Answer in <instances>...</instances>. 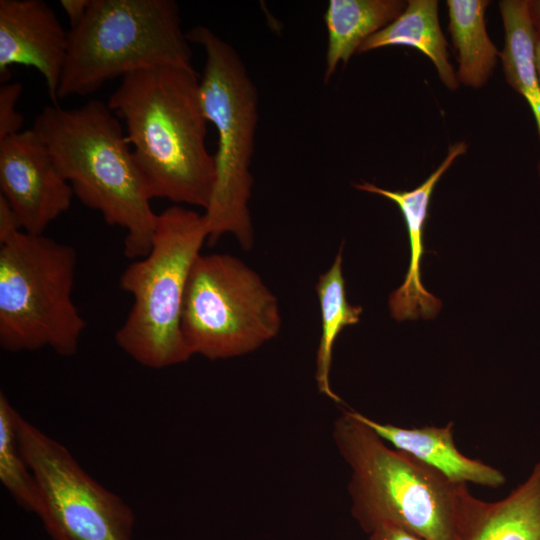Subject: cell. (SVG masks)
I'll return each mask as SVG.
<instances>
[{
    "instance_id": "cell-10",
    "label": "cell",
    "mask_w": 540,
    "mask_h": 540,
    "mask_svg": "<svg viewBox=\"0 0 540 540\" xmlns=\"http://www.w3.org/2000/svg\"><path fill=\"white\" fill-rule=\"evenodd\" d=\"M73 195L33 128L0 140V196L21 230L43 234L70 208Z\"/></svg>"
},
{
    "instance_id": "cell-11",
    "label": "cell",
    "mask_w": 540,
    "mask_h": 540,
    "mask_svg": "<svg viewBox=\"0 0 540 540\" xmlns=\"http://www.w3.org/2000/svg\"><path fill=\"white\" fill-rule=\"evenodd\" d=\"M68 47V32L43 0H0V79L6 83L12 65L37 69L52 104Z\"/></svg>"
},
{
    "instance_id": "cell-16",
    "label": "cell",
    "mask_w": 540,
    "mask_h": 540,
    "mask_svg": "<svg viewBox=\"0 0 540 540\" xmlns=\"http://www.w3.org/2000/svg\"><path fill=\"white\" fill-rule=\"evenodd\" d=\"M504 28V47L500 52L507 83L529 105L536 123L540 142V81L535 63L536 29L529 0L499 1ZM540 174V161H539Z\"/></svg>"
},
{
    "instance_id": "cell-12",
    "label": "cell",
    "mask_w": 540,
    "mask_h": 540,
    "mask_svg": "<svg viewBox=\"0 0 540 540\" xmlns=\"http://www.w3.org/2000/svg\"><path fill=\"white\" fill-rule=\"evenodd\" d=\"M466 151L465 141L452 144L437 169L421 185L409 191H391L366 181L353 184L360 191L377 194L393 201L405 220L410 246L408 271L403 283L390 294L388 302L391 316L398 321L434 318L442 307L441 300L428 292L421 281L424 226L437 182L455 159L464 155Z\"/></svg>"
},
{
    "instance_id": "cell-21",
    "label": "cell",
    "mask_w": 540,
    "mask_h": 540,
    "mask_svg": "<svg viewBox=\"0 0 540 540\" xmlns=\"http://www.w3.org/2000/svg\"><path fill=\"white\" fill-rule=\"evenodd\" d=\"M22 91L20 82L0 85V140L22 131L24 117L15 109Z\"/></svg>"
},
{
    "instance_id": "cell-4",
    "label": "cell",
    "mask_w": 540,
    "mask_h": 540,
    "mask_svg": "<svg viewBox=\"0 0 540 540\" xmlns=\"http://www.w3.org/2000/svg\"><path fill=\"white\" fill-rule=\"evenodd\" d=\"M77 253L43 234L21 230L0 196V346L8 352L50 348L76 354L86 322L72 290Z\"/></svg>"
},
{
    "instance_id": "cell-17",
    "label": "cell",
    "mask_w": 540,
    "mask_h": 540,
    "mask_svg": "<svg viewBox=\"0 0 540 540\" xmlns=\"http://www.w3.org/2000/svg\"><path fill=\"white\" fill-rule=\"evenodd\" d=\"M488 0H447L449 32L457 51L459 83L478 89L486 84L500 52L491 41L485 22Z\"/></svg>"
},
{
    "instance_id": "cell-25",
    "label": "cell",
    "mask_w": 540,
    "mask_h": 540,
    "mask_svg": "<svg viewBox=\"0 0 540 540\" xmlns=\"http://www.w3.org/2000/svg\"><path fill=\"white\" fill-rule=\"evenodd\" d=\"M535 63L537 68V73L540 81V34L536 31V42H535Z\"/></svg>"
},
{
    "instance_id": "cell-15",
    "label": "cell",
    "mask_w": 540,
    "mask_h": 540,
    "mask_svg": "<svg viewBox=\"0 0 540 540\" xmlns=\"http://www.w3.org/2000/svg\"><path fill=\"white\" fill-rule=\"evenodd\" d=\"M388 46L418 49L432 61L442 83L451 91L457 90L459 81L450 63L447 41L439 23L438 1L408 0L401 15L366 39L357 53Z\"/></svg>"
},
{
    "instance_id": "cell-1",
    "label": "cell",
    "mask_w": 540,
    "mask_h": 540,
    "mask_svg": "<svg viewBox=\"0 0 540 540\" xmlns=\"http://www.w3.org/2000/svg\"><path fill=\"white\" fill-rule=\"evenodd\" d=\"M124 121L126 138L152 198L208 207L215 161L193 66H162L124 76L107 102Z\"/></svg>"
},
{
    "instance_id": "cell-14",
    "label": "cell",
    "mask_w": 540,
    "mask_h": 540,
    "mask_svg": "<svg viewBox=\"0 0 540 540\" xmlns=\"http://www.w3.org/2000/svg\"><path fill=\"white\" fill-rule=\"evenodd\" d=\"M406 6L403 0H330L324 15L328 31L324 82L340 62L346 64L366 39L397 19Z\"/></svg>"
},
{
    "instance_id": "cell-19",
    "label": "cell",
    "mask_w": 540,
    "mask_h": 540,
    "mask_svg": "<svg viewBox=\"0 0 540 540\" xmlns=\"http://www.w3.org/2000/svg\"><path fill=\"white\" fill-rule=\"evenodd\" d=\"M343 246H340L331 267L318 277L316 293L321 313V336L316 353L315 380L318 391L336 403L342 399L330 385L333 348L342 330L359 322L361 306L349 304L343 276Z\"/></svg>"
},
{
    "instance_id": "cell-2",
    "label": "cell",
    "mask_w": 540,
    "mask_h": 540,
    "mask_svg": "<svg viewBox=\"0 0 540 540\" xmlns=\"http://www.w3.org/2000/svg\"><path fill=\"white\" fill-rule=\"evenodd\" d=\"M335 446L350 469L351 513L367 534L383 526L425 540H465L483 501L412 455L387 445L355 411L334 421Z\"/></svg>"
},
{
    "instance_id": "cell-13",
    "label": "cell",
    "mask_w": 540,
    "mask_h": 540,
    "mask_svg": "<svg viewBox=\"0 0 540 540\" xmlns=\"http://www.w3.org/2000/svg\"><path fill=\"white\" fill-rule=\"evenodd\" d=\"M355 415L390 446L406 452L456 483L499 488L505 475L487 463L467 457L455 445L453 423L404 428L378 422L355 411Z\"/></svg>"
},
{
    "instance_id": "cell-20",
    "label": "cell",
    "mask_w": 540,
    "mask_h": 540,
    "mask_svg": "<svg viewBox=\"0 0 540 540\" xmlns=\"http://www.w3.org/2000/svg\"><path fill=\"white\" fill-rule=\"evenodd\" d=\"M20 413L7 396L0 393V481L10 496L28 512H35L37 486L20 449L18 419Z\"/></svg>"
},
{
    "instance_id": "cell-9",
    "label": "cell",
    "mask_w": 540,
    "mask_h": 540,
    "mask_svg": "<svg viewBox=\"0 0 540 540\" xmlns=\"http://www.w3.org/2000/svg\"><path fill=\"white\" fill-rule=\"evenodd\" d=\"M18 440L37 486L38 515L52 540H131L132 509L72 453L21 415Z\"/></svg>"
},
{
    "instance_id": "cell-5",
    "label": "cell",
    "mask_w": 540,
    "mask_h": 540,
    "mask_svg": "<svg viewBox=\"0 0 540 540\" xmlns=\"http://www.w3.org/2000/svg\"><path fill=\"white\" fill-rule=\"evenodd\" d=\"M206 240L204 214L170 206L157 214L148 255L123 271L119 286L133 297V305L115 342L138 364L162 369L192 357L181 315L188 278Z\"/></svg>"
},
{
    "instance_id": "cell-6",
    "label": "cell",
    "mask_w": 540,
    "mask_h": 540,
    "mask_svg": "<svg viewBox=\"0 0 540 540\" xmlns=\"http://www.w3.org/2000/svg\"><path fill=\"white\" fill-rule=\"evenodd\" d=\"M186 36L205 52L200 95L206 118L218 135L215 184L204 212L207 241L214 245L231 234L242 249L250 250L254 229L248 204L253 186L250 165L258 120L257 90L237 51L210 28L198 25Z\"/></svg>"
},
{
    "instance_id": "cell-23",
    "label": "cell",
    "mask_w": 540,
    "mask_h": 540,
    "mask_svg": "<svg viewBox=\"0 0 540 540\" xmlns=\"http://www.w3.org/2000/svg\"><path fill=\"white\" fill-rule=\"evenodd\" d=\"M91 0H60V5L68 17L70 29L76 27L85 17Z\"/></svg>"
},
{
    "instance_id": "cell-3",
    "label": "cell",
    "mask_w": 540,
    "mask_h": 540,
    "mask_svg": "<svg viewBox=\"0 0 540 540\" xmlns=\"http://www.w3.org/2000/svg\"><path fill=\"white\" fill-rule=\"evenodd\" d=\"M32 128L81 203L126 231L124 255H148L157 218L153 198L119 118L107 103L93 99L73 108L47 105Z\"/></svg>"
},
{
    "instance_id": "cell-22",
    "label": "cell",
    "mask_w": 540,
    "mask_h": 540,
    "mask_svg": "<svg viewBox=\"0 0 540 540\" xmlns=\"http://www.w3.org/2000/svg\"><path fill=\"white\" fill-rule=\"evenodd\" d=\"M368 540H425L422 537L394 526H383L369 533Z\"/></svg>"
},
{
    "instance_id": "cell-24",
    "label": "cell",
    "mask_w": 540,
    "mask_h": 540,
    "mask_svg": "<svg viewBox=\"0 0 540 540\" xmlns=\"http://www.w3.org/2000/svg\"><path fill=\"white\" fill-rule=\"evenodd\" d=\"M529 9L534 27L540 34V0H529Z\"/></svg>"
},
{
    "instance_id": "cell-7",
    "label": "cell",
    "mask_w": 540,
    "mask_h": 540,
    "mask_svg": "<svg viewBox=\"0 0 540 540\" xmlns=\"http://www.w3.org/2000/svg\"><path fill=\"white\" fill-rule=\"evenodd\" d=\"M174 0H91L68 31L57 99L94 93L109 80L162 66L190 67L192 50Z\"/></svg>"
},
{
    "instance_id": "cell-8",
    "label": "cell",
    "mask_w": 540,
    "mask_h": 540,
    "mask_svg": "<svg viewBox=\"0 0 540 540\" xmlns=\"http://www.w3.org/2000/svg\"><path fill=\"white\" fill-rule=\"evenodd\" d=\"M277 297L259 274L229 254H200L186 286L181 331L191 355L209 360L256 351L280 332Z\"/></svg>"
},
{
    "instance_id": "cell-18",
    "label": "cell",
    "mask_w": 540,
    "mask_h": 540,
    "mask_svg": "<svg viewBox=\"0 0 540 540\" xmlns=\"http://www.w3.org/2000/svg\"><path fill=\"white\" fill-rule=\"evenodd\" d=\"M465 540H540V461L505 498L483 501Z\"/></svg>"
}]
</instances>
